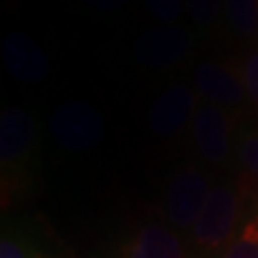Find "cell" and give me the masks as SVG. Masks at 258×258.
Listing matches in <instances>:
<instances>
[{
    "label": "cell",
    "instance_id": "1",
    "mask_svg": "<svg viewBox=\"0 0 258 258\" xmlns=\"http://www.w3.org/2000/svg\"><path fill=\"white\" fill-rule=\"evenodd\" d=\"M249 185L239 181L237 185H217L209 194V200L191 228L194 243L207 256L222 254L239 235L241 217L245 211Z\"/></svg>",
    "mask_w": 258,
    "mask_h": 258
},
{
    "label": "cell",
    "instance_id": "2",
    "mask_svg": "<svg viewBox=\"0 0 258 258\" xmlns=\"http://www.w3.org/2000/svg\"><path fill=\"white\" fill-rule=\"evenodd\" d=\"M209 176L196 166L181 168L166 191V217L174 228L191 230L211 194Z\"/></svg>",
    "mask_w": 258,
    "mask_h": 258
},
{
    "label": "cell",
    "instance_id": "3",
    "mask_svg": "<svg viewBox=\"0 0 258 258\" xmlns=\"http://www.w3.org/2000/svg\"><path fill=\"white\" fill-rule=\"evenodd\" d=\"M50 132L56 144L67 151H88L103 138V118L91 103L67 101L50 118Z\"/></svg>",
    "mask_w": 258,
    "mask_h": 258
},
{
    "label": "cell",
    "instance_id": "4",
    "mask_svg": "<svg viewBox=\"0 0 258 258\" xmlns=\"http://www.w3.org/2000/svg\"><path fill=\"white\" fill-rule=\"evenodd\" d=\"M191 35L183 26H155L134 41V58L147 69H170L187 56Z\"/></svg>",
    "mask_w": 258,
    "mask_h": 258
},
{
    "label": "cell",
    "instance_id": "5",
    "mask_svg": "<svg viewBox=\"0 0 258 258\" xmlns=\"http://www.w3.org/2000/svg\"><path fill=\"white\" fill-rule=\"evenodd\" d=\"M191 136L198 155L207 164L222 166L228 159L232 147V118L224 108L203 103L194 112Z\"/></svg>",
    "mask_w": 258,
    "mask_h": 258
},
{
    "label": "cell",
    "instance_id": "6",
    "mask_svg": "<svg viewBox=\"0 0 258 258\" xmlns=\"http://www.w3.org/2000/svg\"><path fill=\"white\" fill-rule=\"evenodd\" d=\"M194 84L209 103L220 108L239 106L247 97L241 71H237L232 64L217 60L200 62L194 74Z\"/></svg>",
    "mask_w": 258,
    "mask_h": 258
},
{
    "label": "cell",
    "instance_id": "7",
    "mask_svg": "<svg viewBox=\"0 0 258 258\" xmlns=\"http://www.w3.org/2000/svg\"><path fill=\"white\" fill-rule=\"evenodd\" d=\"M3 56L9 74L24 84H41L50 76V60L35 39L22 30L9 32L3 43Z\"/></svg>",
    "mask_w": 258,
    "mask_h": 258
},
{
    "label": "cell",
    "instance_id": "8",
    "mask_svg": "<svg viewBox=\"0 0 258 258\" xmlns=\"http://www.w3.org/2000/svg\"><path fill=\"white\" fill-rule=\"evenodd\" d=\"M194 112H196V95L189 86L176 84L153 103L149 125L159 138H174L194 118Z\"/></svg>",
    "mask_w": 258,
    "mask_h": 258
},
{
    "label": "cell",
    "instance_id": "9",
    "mask_svg": "<svg viewBox=\"0 0 258 258\" xmlns=\"http://www.w3.org/2000/svg\"><path fill=\"white\" fill-rule=\"evenodd\" d=\"M35 120L22 108H7L0 116V161L3 166L22 164L35 147Z\"/></svg>",
    "mask_w": 258,
    "mask_h": 258
},
{
    "label": "cell",
    "instance_id": "10",
    "mask_svg": "<svg viewBox=\"0 0 258 258\" xmlns=\"http://www.w3.org/2000/svg\"><path fill=\"white\" fill-rule=\"evenodd\" d=\"M120 258H189V252L172 228L147 224L123 245Z\"/></svg>",
    "mask_w": 258,
    "mask_h": 258
},
{
    "label": "cell",
    "instance_id": "11",
    "mask_svg": "<svg viewBox=\"0 0 258 258\" xmlns=\"http://www.w3.org/2000/svg\"><path fill=\"white\" fill-rule=\"evenodd\" d=\"M226 18L239 37H256L258 0H226Z\"/></svg>",
    "mask_w": 258,
    "mask_h": 258
},
{
    "label": "cell",
    "instance_id": "12",
    "mask_svg": "<svg viewBox=\"0 0 258 258\" xmlns=\"http://www.w3.org/2000/svg\"><path fill=\"white\" fill-rule=\"evenodd\" d=\"M220 258H258V213L243 222L239 235L220 254Z\"/></svg>",
    "mask_w": 258,
    "mask_h": 258
},
{
    "label": "cell",
    "instance_id": "13",
    "mask_svg": "<svg viewBox=\"0 0 258 258\" xmlns=\"http://www.w3.org/2000/svg\"><path fill=\"white\" fill-rule=\"evenodd\" d=\"M239 164L243 170V183L249 187L258 185V129L249 132L239 144Z\"/></svg>",
    "mask_w": 258,
    "mask_h": 258
},
{
    "label": "cell",
    "instance_id": "14",
    "mask_svg": "<svg viewBox=\"0 0 258 258\" xmlns=\"http://www.w3.org/2000/svg\"><path fill=\"white\" fill-rule=\"evenodd\" d=\"M226 9V0H185V11L196 26L209 28Z\"/></svg>",
    "mask_w": 258,
    "mask_h": 258
},
{
    "label": "cell",
    "instance_id": "15",
    "mask_svg": "<svg viewBox=\"0 0 258 258\" xmlns=\"http://www.w3.org/2000/svg\"><path fill=\"white\" fill-rule=\"evenodd\" d=\"M147 11L161 26H174L185 13V0H144Z\"/></svg>",
    "mask_w": 258,
    "mask_h": 258
},
{
    "label": "cell",
    "instance_id": "16",
    "mask_svg": "<svg viewBox=\"0 0 258 258\" xmlns=\"http://www.w3.org/2000/svg\"><path fill=\"white\" fill-rule=\"evenodd\" d=\"M0 258H45L41 252L18 237L5 235L0 239Z\"/></svg>",
    "mask_w": 258,
    "mask_h": 258
},
{
    "label": "cell",
    "instance_id": "17",
    "mask_svg": "<svg viewBox=\"0 0 258 258\" xmlns=\"http://www.w3.org/2000/svg\"><path fill=\"white\" fill-rule=\"evenodd\" d=\"M241 76H243L247 99L254 103V108H258V50L245 58L243 67H241Z\"/></svg>",
    "mask_w": 258,
    "mask_h": 258
},
{
    "label": "cell",
    "instance_id": "18",
    "mask_svg": "<svg viewBox=\"0 0 258 258\" xmlns=\"http://www.w3.org/2000/svg\"><path fill=\"white\" fill-rule=\"evenodd\" d=\"M88 7H93L97 11H103V13H112V11H118L127 5V0H84Z\"/></svg>",
    "mask_w": 258,
    "mask_h": 258
}]
</instances>
